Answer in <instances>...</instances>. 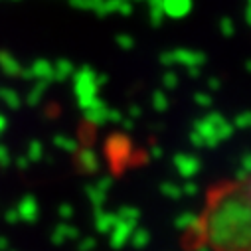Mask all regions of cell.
Wrapping results in <instances>:
<instances>
[{"mask_svg":"<svg viewBox=\"0 0 251 251\" xmlns=\"http://www.w3.org/2000/svg\"><path fill=\"white\" fill-rule=\"evenodd\" d=\"M188 241L198 251H251V170L210 188Z\"/></svg>","mask_w":251,"mask_h":251,"instance_id":"cell-1","label":"cell"}]
</instances>
